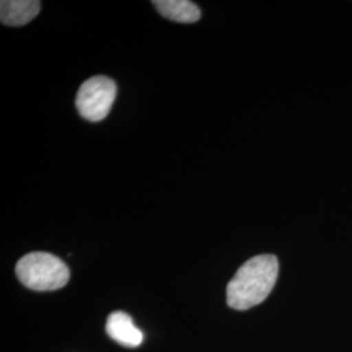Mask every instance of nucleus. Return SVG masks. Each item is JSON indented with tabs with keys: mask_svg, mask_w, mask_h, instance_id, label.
<instances>
[{
	"mask_svg": "<svg viewBox=\"0 0 352 352\" xmlns=\"http://www.w3.org/2000/svg\"><path fill=\"white\" fill-rule=\"evenodd\" d=\"M279 264L274 254H260L241 265L227 286V304L245 311L264 302L277 283Z\"/></svg>",
	"mask_w": 352,
	"mask_h": 352,
	"instance_id": "obj_1",
	"label": "nucleus"
},
{
	"mask_svg": "<svg viewBox=\"0 0 352 352\" xmlns=\"http://www.w3.org/2000/svg\"><path fill=\"white\" fill-rule=\"evenodd\" d=\"M20 282L34 291H55L69 280V269L59 257L46 252L28 253L16 265Z\"/></svg>",
	"mask_w": 352,
	"mask_h": 352,
	"instance_id": "obj_2",
	"label": "nucleus"
},
{
	"mask_svg": "<svg viewBox=\"0 0 352 352\" xmlns=\"http://www.w3.org/2000/svg\"><path fill=\"white\" fill-rule=\"evenodd\" d=\"M116 91L113 78L106 76L90 77L77 91V111L89 122H101L110 113Z\"/></svg>",
	"mask_w": 352,
	"mask_h": 352,
	"instance_id": "obj_3",
	"label": "nucleus"
},
{
	"mask_svg": "<svg viewBox=\"0 0 352 352\" xmlns=\"http://www.w3.org/2000/svg\"><path fill=\"white\" fill-rule=\"evenodd\" d=\"M106 331L113 340L128 349L139 347L144 340L142 331L135 325L132 317L120 311L109 316Z\"/></svg>",
	"mask_w": 352,
	"mask_h": 352,
	"instance_id": "obj_4",
	"label": "nucleus"
},
{
	"mask_svg": "<svg viewBox=\"0 0 352 352\" xmlns=\"http://www.w3.org/2000/svg\"><path fill=\"white\" fill-rule=\"evenodd\" d=\"M41 10L38 0H3L0 3L1 24L23 26L36 19Z\"/></svg>",
	"mask_w": 352,
	"mask_h": 352,
	"instance_id": "obj_5",
	"label": "nucleus"
},
{
	"mask_svg": "<svg viewBox=\"0 0 352 352\" xmlns=\"http://www.w3.org/2000/svg\"><path fill=\"white\" fill-rule=\"evenodd\" d=\"M153 6L164 17L176 23L192 24L200 20V8L189 0H154Z\"/></svg>",
	"mask_w": 352,
	"mask_h": 352,
	"instance_id": "obj_6",
	"label": "nucleus"
}]
</instances>
